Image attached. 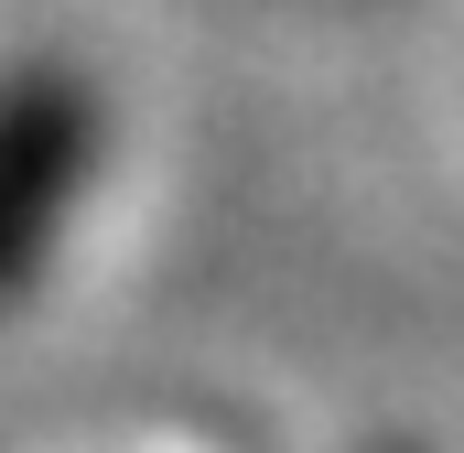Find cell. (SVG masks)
<instances>
[{"instance_id":"1","label":"cell","mask_w":464,"mask_h":453,"mask_svg":"<svg viewBox=\"0 0 464 453\" xmlns=\"http://www.w3.org/2000/svg\"><path fill=\"white\" fill-rule=\"evenodd\" d=\"M109 162V109L76 65H11L0 76V313L44 281L76 195Z\"/></svg>"}]
</instances>
